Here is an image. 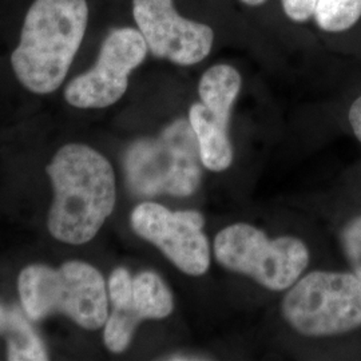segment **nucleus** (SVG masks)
Returning a JSON list of instances; mask_svg holds the SVG:
<instances>
[{
  "mask_svg": "<svg viewBox=\"0 0 361 361\" xmlns=\"http://www.w3.org/2000/svg\"><path fill=\"white\" fill-rule=\"evenodd\" d=\"M54 189L49 212L52 237L70 245L92 240L116 207L113 166L86 145L63 146L47 166Z\"/></svg>",
  "mask_w": 361,
  "mask_h": 361,
  "instance_id": "nucleus-1",
  "label": "nucleus"
},
{
  "mask_svg": "<svg viewBox=\"0 0 361 361\" xmlns=\"http://www.w3.org/2000/svg\"><path fill=\"white\" fill-rule=\"evenodd\" d=\"M87 19L86 0L32 3L11 55L13 73L27 90L50 94L61 87L85 38Z\"/></svg>",
  "mask_w": 361,
  "mask_h": 361,
  "instance_id": "nucleus-2",
  "label": "nucleus"
},
{
  "mask_svg": "<svg viewBox=\"0 0 361 361\" xmlns=\"http://www.w3.org/2000/svg\"><path fill=\"white\" fill-rule=\"evenodd\" d=\"M18 290L22 310L32 322L61 313L87 331L104 326L109 295L104 276L82 261H67L59 268L30 265L20 271Z\"/></svg>",
  "mask_w": 361,
  "mask_h": 361,
  "instance_id": "nucleus-3",
  "label": "nucleus"
},
{
  "mask_svg": "<svg viewBox=\"0 0 361 361\" xmlns=\"http://www.w3.org/2000/svg\"><path fill=\"white\" fill-rule=\"evenodd\" d=\"M201 165L189 119L171 123L157 138L133 143L125 154L128 186L138 197L192 195L201 185Z\"/></svg>",
  "mask_w": 361,
  "mask_h": 361,
  "instance_id": "nucleus-4",
  "label": "nucleus"
},
{
  "mask_svg": "<svg viewBox=\"0 0 361 361\" xmlns=\"http://www.w3.org/2000/svg\"><path fill=\"white\" fill-rule=\"evenodd\" d=\"M285 320L298 334L326 338L361 331V283L350 271H314L283 301Z\"/></svg>",
  "mask_w": 361,
  "mask_h": 361,
  "instance_id": "nucleus-5",
  "label": "nucleus"
},
{
  "mask_svg": "<svg viewBox=\"0 0 361 361\" xmlns=\"http://www.w3.org/2000/svg\"><path fill=\"white\" fill-rule=\"evenodd\" d=\"M214 255L228 271L249 276L274 292L295 284L310 259L308 247L296 237L269 240L247 224L222 229L214 240Z\"/></svg>",
  "mask_w": 361,
  "mask_h": 361,
  "instance_id": "nucleus-6",
  "label": "nucleus"
},
{
  "mask_svg": "<svg viewBox=\"0 0 361 361\" xmlns=\"http://www.w3.org/2000/svg\"><path fill=\"white\" fill-rule=\"evenodd\" d=\"M149 52L138 28L113 30L104 39L97 63L66 87L67 104L78 109H104L116 104L129 87L130 74Z\"/></svg>",
  "mask_w": 361,
  "mask_h": 361,
  "instance_id": "nucleus-7",
  "label": "nucleus"
},
{
  "mask_svg": "<svg viewBox=\"0 0 361 361\" xmlns=\"http://www.w3.org/2000/svg\"><path fill=\"white\" fill-rule=\"evenodd\" d=\"M241 85V75L233 66H212L198 83L200 102L189 110V123L202 165L212 171H224L232 165L233 146L228 129Z\"/></svg>",
  "mask_w": 361,
  "mask_h": 361,
  "instance_id": "nucleus-8",
  "label": "nucleus"
},
{
  "mask_svg": "<svg viewBox=\"0 0 361 361\" xmlns=\"http://www.w3.org/2000/svg\"><path fill=\"white\" fill-rule=\"evenodd\" d=\"M111 313L104 324V345L113 353L129 348L135 329L143 320H161L174 310L173 295L165 281L146 271L135 277L125 268H116L109 279Z\"/></svg>",
  "mask_w": 361,
  "mask_h": 361,
  "instance_id": "nucleus-9",
  "label": "nucleus"
},
{
  "mask_svg": "<svg viewBox=\"0 0 361 361\" xmlns=\"http://www.w3.org/2000/svg\"><path fill=\"white\" fill-rule=\"evenodd\" d=\"M131 226L157 246L189 276H202L210 267V247L202 232L205 219L195 210L170 212L159 204L143 202L131 213Z\"/></svg>",
  "mask_w": 361,
  "mask_h": 361,
  "instance_id": "nucleus-10",
  "label": "nucleus"
},
{
  "mask_svg": "<svg viewBox=\"0 0 361 361\" xmlns=\"http://www.w3.org/2000/svg\"><path fill=\"white\" fill-rule=\"evenodd\" d=\"M133 16L155 58L174 65L194 66L212 52L214 30L182 16L174 0H133Z\"/></svg>",
  "mask_w": 361,
  "mask_h": 361,
  "instance_id": "nucleus-11",
  "label": "nucleus"
},
{
  "mask_svg": "<svg viewBox=\"0 0 361 361\" xmlns=\"http://www.w3.org/2000/svg\"><path fill=\"white\" fill-rule=\"evenodd\" d=\"M313 23L337 49L361 54V0H317Z\"/></svg>",
  "mask_w": 361,
  "mask_h": 361,
  "instance_id": "nucleus-12",
  "label": "nucleus"
},
{
  "mask_svg": "<svg viewBox=\"0 0 361 361\" xmlns=\"http://www.w3.org/2000/svg\"><path fill=\"white\" fill-rule=\"evenodd\" d=\"M0 334L7 341V359L11 361L47 360V350L28 322L25 310L0 304Z\"/></svg>",
  "mask_w": 361,
  "mask_h": 361,
  "instance_id": "nucleus-13",
  "label": "nucleus"
},
{
  "mask_svg": "<svg viewBox=\"0 0 361 361\" xmlns=\"http://www.w3.org/2000/svg\"><path fill=\"white\" fill-rule=\"evenodd\" d=\"M338 243L344 258L361 283V212L344 219L338 229Z\"/></svg>",
  "mask_w": 361,
  "mask_h": 361,
  "instance_id": "nucleus-14",
  "label": "nucleus"
},
{
  "mask_svg": "<svg viewBox=\"0 0 361 361\" xmlns=\"http://www.w3.org/2000/svg\"><path fill=\"white\" fill-rule=\"evenodd\" d=\"M268 0H240L247 7H259ZM286 18L295 23H308L313 20V13L317 0H280Z\"/></svg>",
  "mask_w": 361,
  "mask_h": 361,
  "instance_id": "nucleus-15",
  "label": "nucleus"
},
{
  "mask_svg": "<svg viewBox=\"0 0 361 361\" xmlns=\"http://www.w3.org/2000/svg\"><path fill=\"white\" fill-rule=\"evenodd\" d=\"M345 121L350 133L361 143V87L349 99L345 110Z\"/></svg>",
  "mask_w": 361,
  "mask_h": 361,
  "instance_id": "nucleus-16",
  "label": "nucleus"
}]
</instances>
